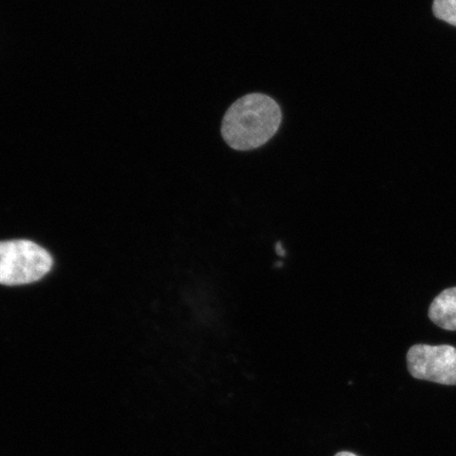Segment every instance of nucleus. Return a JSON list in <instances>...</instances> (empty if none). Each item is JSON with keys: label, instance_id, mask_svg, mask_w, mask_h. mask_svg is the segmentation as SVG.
Instances as JSON below:
<instances>
[{"label": "nucleus", "instance_id": "obj_1", "mask_svg": "<svg viewBox=\"0 0 456 456\" xmlns=\"http://www.w3.org/2000/svg\"><path fill=\"white\" fill-rule=\"evenodd\" d=\"M281 107L265 94L243 96L230 107L222 122V136L232 150L248 151L269 142L281 124Z\"/></svg>", "mask_w": 456, "mask_h": 456}, {"label": "nucleus", "instance_id": "obj_2", "mask_svg": "<svg viewBox=\"0 0 456 456\" xmlns=\"http://www.w3.org/2000/svg\"><path fill=\"white\" fill-rule=\"evenodd\" d=\"M50 254L28 240L0 242V284L22 285L38 281L53 267Z\"/></svg>", "mask_w": 456, "mask_h": 456}, {"label": "nucleus", "instance_id": "obj_3", "mask_svg": "<svg viewBox=\"0 0 456 456\" xmlns=\"http://www.w3.org/2000/svg\"><path fill=\"white\" fill-rule=\"evenodd\" d=\"M407 363L416 379L456 386V349L452 346L415 345L408 351Z\"/></svg>", "mask_w": 456, "mask_h": 456}, {"label": "nucleus", "instance_id": "obj_4", "mask_svg": "<svg viewBox=\"0 0 456 456\" xmlns=\"http://www.w3.org/2000/svg\"><path fill=\"white\" fill-rule=\"evenodd\" d=\"M429 318L437 327L456 330V288L443 290L431 302Z\"/></svg>", "mask_w": 456, "mask_h": 456}, {"label": "nucleus", "instance_id": "obj_5", "mask_svg": "<svg viewBox=\"0 0 456 456\" xmlns=\"http://www.w3.org/2000/svg\"><path fill=\"white\" fill-rule=\"evenodd\" d=\"M432 12L437 20L456 27V0H433Z\"/></svg>", "mask_w": 456, "mask_h": 456}, {"label": "nucleus", "instance_id": "obj_6", "mask_svg": "<svg viewBox=\"0 0 456 456\" xmlns=\"http://www.w3.org/2000/svg\"><path fill=\"white\" fill-rule=\"evenodd\" d=\"M276 252H277V255H279L281 256H285V250L283 249L281 242H277V244H276Z\"/></svg>", "mask_w": 456, "mask_h": 456}, {"label": "nucleus", "instance_id": "obj_7", "mask_svg": "<svg viewBox=\"0 0 456 456\" xmlns=\"http://www.w3.org/2000/svg\"><path fill=\"white\" fill-rule=\"evenodd\" d=\"M335 456H357V455H355L354 453H351V452H339V453L336 454Z\"/></svg>", "mask_w": 456, "mask_h": 456}]
</instances>
